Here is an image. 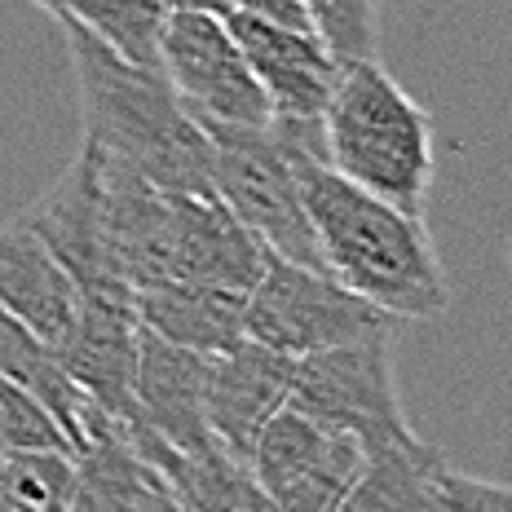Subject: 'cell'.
Wrapping results in <instances>:
<instances>
[{
    "instance_id": "obj_19",
    "label": "cell",
    "mask_w": 512,
    "mask_h": 512,
    "mask_svg": "<svg viewBox=\"0 0 512 512\" xmlns=\"http://www.w3.org/2000/svg\"><path fill=\"white\" fill-rule=\"evenodd\" d=\"M243 301H248L243 292L204 287L190 279H164L133 292L137 323L146 332L173 340V345L199 349V354H221L243 336Z\"/></svg>"
},
{
    "instance_id": "obj_6",
    "label": "cell",
    "mask_w": 512,
    "mask_h": 512,
    "mask_svg": "<svg viewBox=\"0 0 512 512\" xmlns=\"http://www.w3.org/2000/svg\"><path fill=\"white\" fill-rule=\"evenodd\" d=\"M380 327H398V318L384 314L380 305L362 301L358 292L336 283L327 270L287 261V256L274 252L265 256L261 279L252 283L248 301H243V336L292 358L380 332Z\"/></svg>"
},
{
    "instance_id": "obj_27",
    "label": "cell",
    "mask_w": 512,
    "mask_h": 512,
    "mask_svg": "<svg viewBox=\"0 0 512 512\" xmlns=\"http://www.w3.org/2000/svg\"><path fill=\"white\" fill-rule=\"evenodd\" d=\"M0 455H5V442H0Z\"/></svg>"
},
{
    "instance_id": "obj_11",
    "label": "cell",
    "mask_w": 512,
    "mask_h": 512,
    "mask_svg": "<svg viewBox=\"0 0 512 512\" xmlns=\"http://www.w3.org/2000/svg\"><path fill=\"white\" fill-rule=\"evenodd\" d=\"M226 23L248 58L256 84L265 89L270 120H323V106L336 89L340 62L309 27H287L270 18L230 9Z\"/></svg>"
},
{
    "instance_id": "obj_8",
    "label": "cell",
    "mask_w": 512,
    "mask_h": 512,
    "mask_svg": "<svg viewBox=\"0 0 512 512\" xmlns=\"http://www.w3.org/2000/svg\"><path fill=\"white\" fill-rule=\"evenodd\" d=\"M159 71L168 76L199 124L261 128L270 124V102L256 84L248 58L226 18L217 14H168L159 36Z\"/></svg>"
},
{
    "instance_id": "obj_1",
    "label": "cell",
    "mask_w": 512,
    "mask_h": 512,
    "mask_svg": "<svg viewBox=\"0 0 512 512\" xmlns=\"http://www.w3.org/2000/svg\"><path fill=\"white\" fill-rule=\"evenodd\" d=\"M270 128L296 164L323 270L398 323L446 314L451 287L420 212L389 204L327 168L323 120H270Z\"/></svg>"
},
{
    "instance_id": "obj_26",
    "label": "cell",
    "mask_w": 512,
    "mask_h": 512,
    "mask_svg": "<svg viewBox=\"0 0 512 512\" xmlns=\"http://www.w3.org/2000/svg\"><path fill=\"white\" fill-rule=\"evenodd\" d=\"M168 14H217L226 18L234 9V0H164Z\"/></svg>"
},
{
    "instance_id": "obj_17",
    "label": "cell",
    "mask_w": 512,
    "mask_h": 512,
    "mask_svg": "<svg viewBox=\"0 0 512 512\" xmlns=\"http://www.w3.org/2000/svg\"><path fill=\"white\" fill-rule=\"evenodd\" d=\"M0 309H9L18 323L31 327L53 354L71 336L80 309L71 274L23 217L0 226Z\"/></svg>"
},
{
    "instance_id": "obj_4",
    "label": "cell",
    "mask_w": 512,
    "mask_h": 512,
    "mask_svg": "<svg viewBox=\"0 0 512 512\" xmlns=\"http://www.w3.org/2000/svg\"><path fill=\"white\" fill-rule=\"evenodd\" d=\"M287 407L309 415L323 429L358 437L367 451L407 437L411 420L393 380V327L301 354L292 362Z\"/></svg>"
},
{
    "instance_id": "obj_15",
    "label": "cell",
    "mask_w": 512,
    "mask_h": 512,
    "mask_svg": "<svg viewBox=\"0 0 512 512\" xmlns=\"http://www.w3.org/2000/svg\"><path fill=\"white\" fill-rule=\"evenodd\" d=\"M137 309L133 296H80L71 336L58 345V362L111 420L133 411L137 367Z\"/></svg>"
},
{
    "instance_id": "obj_3",
    "label": "cell",
    "mask_w": 512,
    "mask_h": 512,
    "mask_svg": "<svg viewBox=\"0 0 512 512\" xmlns=\"http://www.w3.org/2000/svg\"><path fill=\"white\" fill-rule=\"evenodd\" d=\"M323 159L354 186L424 217L433 186V120L376 58L340 62L323 106Z\"/></svg>"
},
{
    "instance_id": "obj_23",
    "label": "cell",
    "mask_w": 512,
    "mask_h": 512,
    "mask_svg": "<svg viewBox=\"0 0 512 512\" xmlns=\"http://www.w3.org/2000/svg\"><path fill=\"white\" fill-rule=\"evenodd\" d=\"M314 36L336 62L376 58V0H301Z\"/></svg>"
},
{
    "instance_id": "obj_21",
    "label": "cell",
    "mask_w": 512,
    "mask_h": 512,
    "mask_svg": "<svg viewBox=\"0 0 512 512\" xmlns=\"http://www.w3.org/2000/svg\"><path fill=\"white\" fill-rule=\"evenodd\" d=\"M31 5L76 18L84 31H93L128 62L159 67V36L168 23L164 0H31Z\"/></svg>"
},
{
    "instance_id": "obj_14",
    "label": "cell",
    "mask_w": 512,
    "mask_h": 512,
    "mask_svg": "<svg viewBox=\"0 0 512 512\" xmlns=\"http://www.w3.org/2000/svg\"><path fill=\"white\" fill-rule=\"evenodd\" d=\"M292 354L261 345L252 336H239L230 349L212 354L208 362V393L204 415L208 429L226 451L248 460L252 437L279 407H287V389H292Z\"/></svg>"
},
{
    "instance_id": "obj_18",
    "label": "cell",
    "mask_w": 512,
    "mask_h": 512,
    "mask_svg": "<svg viewBox=\"0 0 512 512\" xmlns=\"http://www.w3.org/2000/svg\"><path fill=\"white\" fill-rule=\"evenodd\" d=\"M76 512H159L177 508L173 490H168L164 473L128 442L120 420H106L76 455V495H71Z\"/></svg>"
},
{
    "instance_id": "obj_12",
    "label": "cell",
    "mask_w": 512,
    "mask_h": 512,
    "mask_svg": "<svg viewBox=\"0 0 512 512\" xmlns=\"http://www.w3.org/2000/svg\"><path fill=\"white\" fill-rule=\"evenodd\" d=\"M212 354L173 345L155 332H137V367H133V411L124 420L146 424L177 451H199L217 442L204 415ZM120 420V424H124Z\"/></svg>"
},
{
    "instance_id": "obj_10",
    "label": "cell",
    "mask_w": 512,
    "mask_h": 512,
    "mask_svg": "<svg viewBox=\"0 0 512 512\" xmlns=\"http://www.w3.org/2000/svg\"><path fill=\"white\" fill-rule=\"evenodd\" d=\"M27 226L45 239V248L62 261L80 296H133L115 274L111 248H106V217H102V159L89 142L71 159V168L53 181L45 204L27 212Z\"/></svg>"
},
{
    "instance_id": "obj_25",
    "label": "cell",
    "mask_w": 512,
    "mask_h": 512,
    "mask_svg": "<svg viewBox=\"0 0 512 512\" xmlns=\"http://www.w3.org/2000/svg\"><path fill=\"white\" fill-rule=\"evenodd\" d=\"M234 9H243V14H256V18H270V23L309 27L301 0H234ZM309 31H314V27H309Z\"/></svg>"
},
{
    "instance_id": "obj_5",
    "label": "cell",
    "mask_w": 512,
    "mask_h": 512,
    "mask_svg": "<svg viewBox=\"0 0 512 512\" xmlns=\"http://www.w3.org/2000/svg\"><path fill=\"white\" fill-rule=\"evenodd\" d=\"M204 128L212 137V190L221 195V204L274 256L323 270L314 226H309L301 199V181H296V164L287 155V146L274 137V128Z\"/></svg>"
},
{
    "instance_id": "obj_2",
    "label": "cell",
    "mask_w": 512,
    "mask_h": 512,
    "mask_svg": "<svg viewBox=\"0 0 512 512\" xmlns=\"http://www.w3.org/2000/svg\"><path fill=\"white\" fill-rule=\"evenodd\" d=\"M80 80L84 142L173 195H212V137L159 67L128 62L76 18L53 14Z\"/></svg>"
},
{
    "instance_id": "obj_16",
    "label": "cell",
    "mask_w": 512,
    "mask_h": 512,
    "mask_svg": "<svg viewBox=\"0 0 512 512\" xmlns=\"http://www.w3.org/2000/svg\"><path fill=\"white\" fill-rule=\"evenodd\" d=\"M168 199H173V274L168 279H190L248 296L252 283L261 279L270 248L221 204L217 190L212 195L168 190Z\"/></svg>"
},
{
    "instance_id": "obj_20",
    "label": "cell",
    "mask_w": 512,
    "mask_h": 512,
    "mask_svg": "<svg viewBox=\"0 0 512 512\" xmlns=\"http://www.w3.org/2000/svg\"><path fill=\"white\" fill-rule=\"evenodd\" d=\"M0 376L23 384L27 393H36L49 407V415L62 424L71 442V455H80V446L102 429L111 415H106L93 398H84V389L62 371L58 354L40 340L31 327L18 323L9 309H0Z\"/></svg>"
},
{
    "instance_id": "obj_13",
    "label": "cell",
    "mask_w": 512,
    "mask_h": 512,
    "mask_svg": "<svg viewBox=\"0 0 512 512\" xmlns=\"http://www.w3.org/2000/svg\"><path fill=\"white\" fill-rule=\"evenodd\" d=\"M98 159H102L106 248H111L115 274L133 292L164 283L173 274V199H168V190H159L155 181H146L142 173H133V168L111 159L106 151H98Z\"/></svg>"
},
{
    "instance_id": "obj_7",
    "label": "cell",
    "mask_w": 512,
    "mask_h": 512,
    "mask_svg": "<svg viewBox=\"0 0 512 512\" xmlns=\"http://www.w3.org/2000/svg\"><path fill=\"white\" fill-rule=\"evenodd\" d=\"M248 464L274 512H340L362 477L367 446L279 407L252 437Z\"/></svg>"
},
{
    "instance_id": "obj_9",
    "label": "cell",
    "mask_w": 512,
    "mask_h": 512,
    "mask_svg": "<svg viewBox=\"0 0 512 512\" xmlns=\"http://www.w3.org/2000/svg\"><path fill=\"white\" fill-rule=\"evenodd\" d=\"M340 512H512V490L468 477L424 437H393L367 451Z\"/></svg>"
},
{
    "instance_id": "obj_22",
    "label": "cell",
    "mask_w": 512,
    "mask_h": 512,
    "mask_svg": "<svg viewBox=\"0 0 512 512\" xmlns=\"http://www.w3.org/2000/svg\"><path fill=\"white\" fill-rule=\"evenodd\" d=\"M76 495V460L67 451L0 455V512H67Z\"/></svg>"
},
{
    "instance_id": "obj_24",
    "label": "cell",
    "mask_w": 512,
    "mask_h": 512,
    "mask_svg": "<svg viewBox=\"0 0 512 512\" xmlns=\"http://www.w3.org/2000/svg\"><path fill=\"white\" fill-rule=\"evenodd\" d=\"M0 442H5V451H67L71 455L67 433L49 415L45 402L5 376H0Z\"/></svg>"
}]
</instances>
